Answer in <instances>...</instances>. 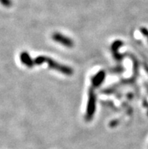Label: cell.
I'll use <instances>...</instances> for the list:
<instances>
[{"label":"cell","mask_w":148,"mask_h":149,"mask_svg":"<svg viewBox=\"0 0 148 149\" xmlns=\"http://www.w3.org/2000/svg\"><path fill=\"white\" fill-rule=\"evenodd\" d=\"M105 77H106L105 72L104 70H100L98 74L94 75L92 79V83L93 87L96 88V87L100 86L101 83H103Z\"/></svg>","instance_id":"4"},{"label":"cell","mask_w":148,"mask_h":149,"mask_svg":"<svg viewBox=\"0 0 148 149\" xmlns=\"http://www.w3.org/2000/svg\"><path fill=\"white\" fill-rule=\"evenodd\" d=\"M147 37H148V36H147Z\"/></svg>","instance_id":"10"},{"label":"cell","mask_w":148,"mask_h":149,"mask_svg":"<svg viewBox=\"0 0 148 149\" xmlns=\"http://www.w3.org/2000/svg\"><path fill=\"white\" fill-rule=\"evenodd\" d=\"M96 109V95L94 89H90L88 92V101L87 104L85 119L87 121H91L94 117Z\"/></svg>","instance_id":"2"},{"label":"cell","mask_w":148,"mask_h":149,"mask_svg":"<svg viewBox=\"0 0 148 149\" xmlns=\"http://www.w3.org/2000/svg\"><path fill=\"white\" fill-rule=\"evenodd\" d=\"M20 58H21V62L24 64L27 68H32L34 66V60L31 58V57L29 55V54L26 52H22L20 55Z\"/></svg>","instance_id":"5"},{"label":"cell","mask_w":148,"mask_h":149,"mask_svg":"<svg viewBox=\"0 0 148 149\" xmlns=\"http://www.w3.org/2000/svg\"><path fill=\"white\" fill-rule=\"evenodd\" d=\"M45 62L48 63L50 68L54 69L55 70H58V71L60 72V73L65 74V75L70 76L73 74V70L72 68H69L67 66H65V65H63V64H59V63L56 62L55 61L52 60L50 58H47V57L45 56H39L34 60L35 64H37V65H40V64H43Z\"/></svg>","instance_id":"1"},{"label":"cell","mask_w":148,"mask_h":149,"mask_svg":"<svg viewBox=\"0 0 148 149\" xmlns=\"http://www.w3.org/2000/svg\"><path fill=\"white\" fill-rule=\"evenodd\" d=\"M122 44L123 43H122V41L117 40V41H116L115 42H113L112 45L111 49H112L113 54V56H114V58H116V60L117 61H122V58H123V55H120V53L118 52L119 48H120L121 45H122Z\"/></svg>","instance_id":"6"},{"label":"cell","mask_w":148,"mask_h":149,"mask_svg":"<svg viewBox=\"0 0 148 149\" xmlns=\"http://www.w3.org/2000/svg\"><path fill=\"white\" fill-rule=\"evenodd\" d=\"M118 123H119V121H118V120H113V121H112V122H111V123H110L111 127H115L116 125L118 124Z\"/></svg>","instance_id":"9"},{"label":"cell","mask_w":148,"mask_h":149,"mask_svg":"<svg viewBox=\"0 0 148 149\" xmlns=\"http://www.w3.org/2000/svg\"><path fill=\"white\" fill-rule=\"evenodd\" d=\"M52 39L55 42L60 43L62 45H65L67 47L71 48L73 46V41L70 40L69 38L67 37V36H64L63 34L59 33H54L52 34Z\"/></svg>","instance_id":"3"},{"label":"cell","mask_w":148,"mask_h":149,"mask_svg":"<svg viewBox=\"0 0 148 149\" xmlns=\"http://www.w3.org/2000/svg\"><path fill=\"white\" fill-rule=\"evenodd\" d=\"M0 2L6 7H10L11 6L12 2H11V0H0Z\"/></svg>","instance_id":"7"},{"label":"cell","mask_w":148,"mask_h":149,"mask_svg":"<svg viewBox=\"0 0 148 149\" xmlns=\"http://www.w3.org/2000/svg\"><path fill=\"white\" fill-rule=\"evenodd\" d=\"M141 33L145 36H148V30L147 28H145V27H142L141 28Z\"/></svg>","instance_id":"8"}]
</instances>
